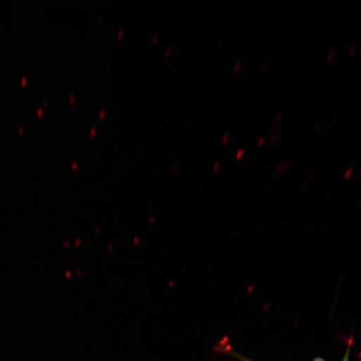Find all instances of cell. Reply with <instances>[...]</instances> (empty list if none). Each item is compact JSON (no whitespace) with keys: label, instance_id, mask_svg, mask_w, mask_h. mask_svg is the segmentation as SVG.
<instances>
[{"label":"cell","instance_id":"1","mask_svg":"<svg viewBox=\"0 0 361 361\" xmlns=\"http://www.w3.org/2000/svg\"><path fill=\"white\" fill-rule=\"evenodd\" d=\"M224 352V353H227L229 355L233 356V357H235L240 361H254V360H252L250 359L245 357V356H243L240 354L237 353V352H235V351L228 350L227 349H226V350Z\"/></svg>","mask_w":361,"mask_h":361},{"label":"cell","instance_id":"2","mask_svg":"<svg viewBox=\"0 0 361 361\" xmlns=\"http://www.w3.org/2000/svg\"><path fill=\"white\" fill-rule=\"evenodd\" d=\"M350 351H351V341H350L349 345H348V346H347L344 358H343L342 361H350Z\"/></svg>","mask_w":361,"mask_h":361},{"label":"cell","instance_id":"3","mask_svg":"<svg viewBox=\"0 0 361 361\" xmlns=\"http://www.w3.org/2000/svg\"><path fill=\"white\" fill-rule=\"evenodd\" d=\"M246 152H247L246 148L240 149V150H238L237 152V155H236L237 159H240V158L243 156V154H245Z\"/></svg>","mask_w":361,"mask_h":361},{"label":"cell","instance_id":"4","mask_svg":"<svg viewBox=\"0 0 361 361\" xmlns=\"http://www.w3.org/2000/svg\"><path fill=\"white\" fill-rule=\"evenodd\" d=\"M356 49H357V45H356V44L352 45V47H350V51L348 52V55L350 56L353 55V54H355V52L356 51Z\"/></svg>","mask_w":361,"mask_h":361},{"label":"cell","instance_id":"5","mask_svg":"<svg viewBox=\"0 0 361 361\" xmlns=\"http://www.w3.org/2000/svg\"><path fill=\"white\" fill-rule=\"evenodd\" d=\"M335 55H336V51H331V52H329L328 54L327 61H331L333 60V58L335 57Z\"/></svg>","mask_w":361,"mask_h":361},{"label":"cell","instance_id":"6","mask_svg":"<svg viewBox=\"0 0 361 361\" xmlns=\"http://www.w3.org/2000/svg\"><path fill=\"white\" fill-rule=\"evenodd\" d=\"M281 116H282V113L278 112V114L276 115V116H275V118H274V125H276V123H279V119L281 118Z\"/></svg>","mask_w":361,"mask_h":361},{"label":"cell","instance_id":"7","mask_svg":"<svg viewBox=\"0 0 361 361\" xmlns=\"http://www.w3.org/2000/svg\"><path fill=\"white\" fill-rule=\"evenodd\" d=\"M264 141H265V138L264 137H262L261 138H259L258 144H257V145H258V147H263Z\"/></svg>","mask_w":361,"mask_h":361},{"label":"cell","instance_id":"8","mask_svg":"<svg viewBox=\"0 0 361 361\" xmlns=\"http://www.w3.org/2000/svg\"><path fill=\"white\" fill-rule=\"evenodd\" d=\"M240 66H241V62L240 61L236 62L235 66H234V71H238V69H239V67H240Z\"/></svg>","mask_w":361,"mask_h":361},{"label":"cell","instance_id":"9","mask_svg":"<svg viewBox=\"0 0 361 361\" xmlns=\"http://www.w3.org/2000/svg\"><path fill=\"white\" fill-rule=\"evenodd\" d=\"M268 65H269V61H265L263 63V65H262V69L266 70V68H267Z\"/></svg>","mask_w":361,"mask_h":361},{"label":"cell","instance_id":"10","mask_svg":"<svg viewBox=\"0 0 361 361\" xmlns=\"http://www.w3.org/2000/svg\"><path fill=\"white\" fill-rule=\"evenodd\" d=\"M322 121H319L317 124L315 125V130H318L320 128V126H322Z\"/></svg>","mask_w":361,"mask_h":361},{"label":"cell","instance_id":"11","mask_svg":"<svg viewBox=\"0 0 361 361\" xmlns=\"http://www.w3.org/2000/svg\"><path fill=\"white\" fill-rule=\"evenodd\" d=\"M228 134H226V135H224V139H223V142H224V143H225L226 142H227V140H228Z\"/></svg>","mask_w":361,"mask_h":361},{"label":"cell","instance_id":"12","mask_svg":"<svg viewBox=\"0 0 361 361\" xmlns=\"http://www.w3.org/2000/svg\"><path fill=\"white\" fill-rule=\"evenodd\" d=\"M313 361H326V360H324V359H322V358H316V359H314Z\"/></svg>","mask_w":361,"mask_h":361}]
</instances>
